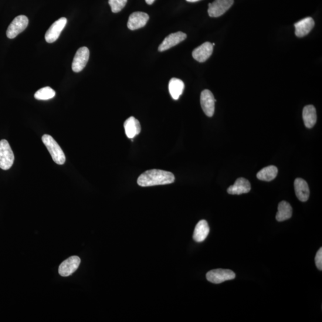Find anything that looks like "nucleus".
Wrapping results in <instances>:
<instances>
[{
  "label": "nucleus",
  "mask_w": 322,
  "mask_h": 322,
  "mask_svg": "<svg viewBox=\"0 0 322 322\" xmlns=\"http://www.w3.org/2000/svg\"><path fill=\"white\" fill-rule=\"evenodd\" d=\"M186 38H187V35L181 31L171 33V34L166 37L163 42L159 46V52H162L171 49V47L178 45L179 43L182 42Z\"/></svg>",
  "instance_id": "11"
},
{
  "label": "nucleus",
  "mask_w": 322,
  "mask_h": 322,
  "mask_svg": "<svg viewBox=\"0 0 322 322\" xmlns=\"http://www.w3.org/2000/svg\"><path fill=\"white\" fill-rule=\"evenodd\" d=\"M169 91L172 99L178 100L185 89V84L181 80L172 78L169 82Z\"/></svg>",
  "instance_id": "20"
},
{
  "label": "nucleus",
  "mask_w": 322,
  "mask_h": 322,
  "mask_svg": "<svg viewBox=\"0 0 322 322\" xmlns=\"http://www.w3.org/2000/svg\"><path fill=\"white\" fill-rule=\"evenodd\" d=\"M234 0H215L208 5V15L212 18H218L228 11L233 5Z\"/></svg>",
  "instance_id": "6"
},
{
  "label": "nucleus",
  "mask_w": 322,
  "mask_h": 322,
  "mask_svg": "<svg viewBox=\"0 0 322 322\" xmlns=\"http://www.w3.org/2000/svg\"><path fill=\"white\" fill-rule=\"evenodd\" d=\"M215 99L211 91L204 90L201 94V104L206 116L212 117L215 111Z\"/></svg>",
  "instance_id": "9"
},
{
  "label": "nucleus",
  "mask_w": 322,
  "mask_h": 322,
  "mask_svg": "<svg viewBox=\"0 0 322 322\" xmlns=\"http://www.w3.org/2000/svg\"><path fill=\"white\" fill-rule=\"evenodd\" d=\"M124 127L125 134L129 138H133L137 135L140 134L141 131V125L140 122L134 117L128 118L124 122Z\"/></svg>",
  "instance_id": "18"
},
{
  "label": "nucleus",
  "mask_w": 322,
  "mask_h": 322,
  "mask_svg": "<svg viewBox=\"0 0 322 322\" xmlns=\"http://www.w3.org/2000/svg\"><path fill=\"white\" fill-rule=\"evenodd\" d=\"M56 96L55 91L50 87L42 88L37 91L34 94L36 99L39 100H47L52 99Z\"/></svg>",
  "instance_id": "23"
},
{
  "label": "nucleus",
  "mask_w": 322,
  "mask_h": 322,
  "mask_svg": "<svg viewBox=\"0 0 322 322\" xmlns=\"http://www.w3.org/2000/svg\"><path fill=\"white\" fill-rule=\"evenodd\" d=\"M303 118L305 126L308 128L314 127L317 121V114L316 109L313 105H307L304 108Z\"/></svg>",
  "instance_id": "19"
},
{
  "label": "nucleus",
  "mask_w": 322,
  "mask_h": 322,
  "mask_svg": "<svg viewBox=\"0 0 322 322\" xmlns=\"http://www.w3.org/2000/svg\"><path fill=\"white\" fill-rule=\"evenodd\" d=\"M29 20L24 15L16 17L7 30L6 35L10 39H15L28 26Z\"/></svg>",
  "instance_id": "4"
},
{
  "label": "nucleus",
  "mask_w": 322,
  "mask_h": 322,
  "mask_svg": "<svg viewBox=\"0 0 322 322\" xmlns=\"http://www.w3.org/2000/svg\"><path fill=\"white\" fill-rule=\"evenodd\" d=\"M127 0H109L112 12L116 13L120 12L126 5Z\"/></svg>",
  "instance_id": "24"
},
{
  "label": "nucleus",
  "mask_w": 322,
  "mask_h": 322,
  "mask_svg": "<svg viewBox=\"0 0 322 322\" xmlns=\"http://www.w3.org/2000/svg\"><path fill=\"white\" fill-rule=\"evenodd\" d=\"M236 277L233 271L228 269H215L206 273V277L209 282L219 284L227 280H233Z\"/></svg>",
  "instance_id": "5"
},
{
  "label": "nucleus",
  "mask_w": 322,
  "mask_h": 322,
  "mask_svg": "<svg viewBox=\"0 0 322 322\" xmlns=\"http://www.w3.org/2000/svg\"><path fill=\"white\" fill-rule=\"evenodd\" d=\"M209 227L207 222L202 220L196 225L193 238L196 242H202L207 238L209 233Z\"/></svg>",
  "instance_id": "17"
},
{
  "label": "nucleus",
  "mask_w": 322,
  "mask_h": 322,
  "mask_svg": "<svg viewBox=\"0 0 322 322\" xmlns=\"http://www.w3.org/2000/svg\"><path fill=\"white\" fill-rule=\"evenodd\" d=\"M295 192L301 202H306L310 196V189L307 183L303 178H298L294 182Z\"/></svg>",
  "instance_id": "15"
},
{
  "label": "nucleus",
  "mask_w": 322,
  "mask_h": 322,
  "mask_svg": "<svg viewBox=\"0 0 322 322\" xmlns=\"http://www.w3.org/2000/svg\"><path fill=\"white\" fill-rule=\"evenodd\" d=\"M314 21L313 18L310 17L304 18L300 20L299 22L295 23V28H296V35L298 37H303L310 33L311 29L314 26Z\"/></svg>",
  "instance_id": "14"
},
{
  "label": "nucleus",
  "mask_w": 322,
  "mask_h": 322,
  "mask_svg": "<svg viewBox=\"0 0 322 322\" xmlns=\"http://www.w3.org/2000/svg\"><path fill=\"white\" fill-rule=\"evenodd\" d=\"M146 2H147V4L149 5H151L153 4L155 2V0H145Z\"/></svg>",
  "instance_id": "26"
},
{
  "label": "nucleus",
  "mask_w": 322,
  "mask_h": 322,
  "mask_svg": "<svg viewBox=\"0 0 322 322\" xmlns=\"http://www.w3.org/2000/svg\"><path fill=\"white\" fill-rule=\"evenodd\" d=\"M15 161L14 154L9 142L6 140L0 141V168L3 170H8Z\"/></svg>",
  "instance_id": "3"
},
{
  "label": "nucleus",
  "mask_w": 322,
  "mask_h": 322,
  "mask_svg": "<svg viewBox=\"0 0 322 322\" xmlns=\"http://www.w3.org/2000/svg\"><path fill=\"white\" fill-rule=\"evenodd\" d=\"M81 260L79 257L73 256L68 258L60 264L59 273L63 277H67L73 274L79 267Z\"/></svg>",
  "instance_id": "10"
},
{
  "label": "nucleus",
  "mask_w": 322,
  "mask_h": 322,
  "mask_svg": "<svg viewBox=\"0 0 322 322\" xmlns=\"http://www.w3.org/2000/svg\"><path fill=\"white\" fill-rule=\"evenodd\" d=\"M252 186L248 180L239 178L236 180L235 184L228 189V192L230 195H242L250 192Z\"/></svg>",
  "instance_id": "16"
},
{
  "label": "nucleus",
  "mask_w": 322,
  "mask_h": 322,
  "mask_svg": "<svg viewBox=\"0 0 322 322\" xmlns=\"http://www.w3.org/2000/svg\"><path fill=\"white\" fill-rule=\"evenodd\" d=\"M292 215L293 208L290 203L286 201L280 202L278 205V211L276 216L277 221H285L291 218Z\"/></svg>",
  "instance_id": "21"
},
{
  "label": "nucleus",
  "mask_w": 322,
  "mask_h": 322,
  "mask_svg": "<svg viewBox=\"0 0 322 322\" xmlns=\"http://www.w3.org/2000/svg\"><path fill=\"white\" fill-rule=\"evenodd\" d=\"M67 19L61 18L54 22L47 30L45 35V39L47 43H53L59 39L61 32L65 27Z\"/></svg>",
  "instance_id": "8"
},
{
  "label": "nucleus",
  "mask_w": 322,
  "mask_h": 322,
  "mask_svg": "<svg viewBox=\"0 0 322 322\" xmlns=\"http://www.w3.org/2000/svg\"><path fill=\"white\" fill-rule=\"evenodd\" d=\"M315 263L319 270H322V249L320 248L318 249L316 257H315Z\"/></svg>",
  "instance_id": "25"
},
{
  "label": "nucleus",
  "mask_w": 322,
  "mask_h": 322,
  "mask_svg": "<svg viewBox=\"0 0 322 322\" xmlns=\"http://www.w3.org/2000/svg\"><path fill=\"white\" fill-rule=\"evenodd\" d=\"M174 181L175 177L172 172L154 169L145 171L139 176L137 184L141 187H150L171 184Z\"/></svg>",
  "instance_id": "1"
},
{
  "label": "nucleus",
  "mask_w": 322,
  "mask_h": 322,
  "mask_svg": "<svg viewBox=\"0 0 322 322\" xmlns=\"http://www.w3.org/2000/svg\"><path fill=\"white\" fill-rule=\"evenodd\" d=\"M212 52V44L206 42L193 51L192 56L198 62H204L211 56Z\"/></svg>",
  "instance_id": "13"
},
{
  "label": "nucleus",
  "mask_w": 322,
  "mask_h": 322,
  "mask_svg": "<svg viewBox=\"0 0 322 322\" xmlns=\"http://www.w3.org/2000/svg\"><path fill=\"white\" fill-rule=\"evenodd\" d=\"M186 1L191 3H195L200 1V0H186Z\"/></svg>",
  "instance_id": "27"
},
{
  "label": "nucleus",
  "mask_w": 322,
  "mask_h": 322,
  "mask_svg": "<svg viewBox=\"0 0 322 322\" xmlns=\"http://www.w3.org/2000/svg\"><path fill=\"white\" fill-rule=\"evenodd\" d=\"M90 57V51L86 47H81L74 56L72 69L75 73H80L87 65Z\"/></svg>",
  "instance_id": "7"
},
{
  "label": "nucleus",
  "mask_w": 322,
  "mask_h": 322,
  "mask_svg": "<svg viewBox=\"0 0 322 322\" xmlns=\"http://www.w3.org/2000/svg\"><path fill=\"white\" fill-rule=\"evenodd\" d=\"M278 169L275 166L270 165L258 172L257 177L260 181L270 182L276 177Z\"/></svg>",
  "instance_id": "22"
},
{
  "label": "nucleus",
  "mask_w": 322,
  "mask_h": 322,
  "mask_svg": "<svg viewBox=\"0 0 322 322\" xmlns=\"http://www.w3.org/2000/svg\"><path fill=\"white\" fill-rule=\"evenodd\" d=\"M149 19V16L147 13L141 12H134L129 17L128 28L132 30L143 28L147 25Z\"/></svg>",
  "instance_id": "12"
},
{
  "label": "nucleus",
  "mask_w": 322,
  "mask_h": 322,
  "mask_svg": "<svg viewBox=\"0 0 322 322\" xmlns=\"http://www.w3.org/2000/svg\"><path fill=\"white\" fill-rule=\"evenodd\" d=\"M42 141L52 156L53 160L57 164L63 165L65 163L66 157L62 149L57 143L55 139L48 134L44 135Z\"/></svg>",
  "instance_id": "2"
}]
</instances>
